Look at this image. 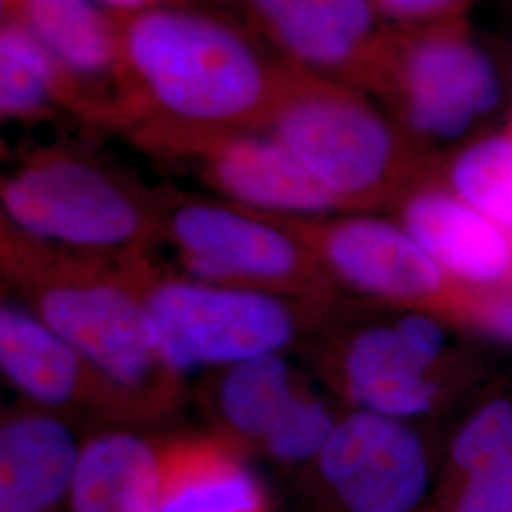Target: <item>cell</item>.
<instances>
[{"instance_id":"6da1fadb","label":"cell","mask_w":512,"mask_h":512,"mask_svg":"<svg viewBox=\"0 0 512 512\" xmlns=\"http://www.w3.org/2000/svg\"><path fill=\"white\" fill-rule=\"evenodd\" d=\"M120 107L129 141L268 131L291 63L238 18L186 4L116 12Z\"/></svg>"},{"instance_id":"7a4b0ae2","label":"cell","mask_w":512,"mask_h":512,"mask_svg":"<svg viewBox=\"0 0 512 512\" xmlns=\"http://www.w3.org/2000/svg\"><path fill=\"white\" fill-rule=\"evenodd\" d=\"M0 274L19 304L128 391L150 423L177 412L184 376L169 365L120 253L65 247L0 217Z\"/></svg>"},{"instance_id":"3957f363","label":"cell","mask_w":512,"mask_h":512,"mask_svg":"<svg viewBox=\"0 0 512 512\" xmlns=\"http://www.w3.org/2000/svg\"><path fill=\"white\" fill-rule=\"evenodd\" d=\"M266 133L293 154L342 213L391 207L429 175L437 156L368 93L294 65Z\"/></svg>"},{"instance_id":"277c9868","label":"cell","mask_w":512,"mask_h":512,"mask_svg":"<svg viewBox=\"0 0 512 512\" xmlns=\"http://www.w3.org/2000/svg\"><path fill=\"white\" fill-rule=\"evenodd\" d=\"M165 186L73 143L27 152L0 181V217L65 247L118 255L162 243Z\"/></svg>"},{"instance_id":"5b68a950","label":"cell","mask_w":512,"mask_h":512,"mask_svg":"<svg viewBox=\"0 0 512 512\" xmlns=\"http://www.w3.org/2000/svg\"><path fill=\"white\" fill-rule=\"evenodd\" d=\"M120 258L145 300L169 365L181 376L285 353L311 340L336 308L175 274L152 249Z\"/></svg>"},{"instance_id":"8992f818","label":"cell","mask_w":512,"mask_h":512,"mask_svg":"<svg viewBox=\"0 0 512 512\" xmlns=\"http://www.w3.org/2000/svg\"><path fill=\"white\" fill-rule=\"evenodd\" d=\"M370 95L429 152L461 145L509 99L507 76L473 37L471 25L393 29Z\"/></svg>"},{"instance_id":"52a82bcc","label":"cell","mask_w":512,"mask_h":512,"mask_svg":"<svg viewBox=\"0 0 512 512\" xmlns=\"http://www.w3.org/2000/svg\"><path fill=\"white\" fill-rule=\"evenodd\" d=\"M162 243L194 279L338 306L340 293L310 249L264 213L165 186Z\"/></svg>"},{"instance_id":"ba28073f","label":"cell","mask_w":512,"mask_h":512,"mask_svg":"<svg viewBox=\"0 0 512 512\" xmlns=\"http://www.w3.org/2000/svg\"><path fill=\"white\" fill-rule=\"evenodd\" d=\"M264 215L302 239L338 293L348 289L403 311L435 315L463 308L458 285L395 219L370 213Z\"/></svg>"},{"instance_id":"9c48e42d","label":"cell","mask_w":512,"mask_h":512,"mask_svg":"<svg viewBox=\"0 0 512 512\" xmlns=\"http://www.w3.org/2000/svg\"><path fill=\"white\" fill-rule=\"evenodd\" d=\"M133 145L156 160L184 165L226 202L298 217L342 213L329 192L266 131L171 133Z\"/></svg>"},{"instance_id":"30bf717a","label":"cell","mask_w":512,"mask_h":512,"mask_svg":"<svg viewBox=\"0 0 512 512\" xmlns=\"http://www.w3.org/2000/svg\"><path fill=\"white\" fill-rule=\"evenodd\" d=\"M224 2L287 63L370 95L393 31L370 0Z\"/></svg>"},{"instance_id":"8fae6325","label":"cell","mask_w":512,"mask_h":512,"mask_svg":"<svg viewBox=\"0 0 512 512\" xmlns=\"http://www.w3.org/2000/svg\"><path fill=\"white\" fill-rule=\"evenodd\" d=\"M0 368L25 403L63 420L145 427L147 412L78 349L16 300L0 306Z\"/></svg>"},{"instance_id":"7c38bea8","label":"cell","mask_w":512,"mask_h":512,"mask_svg":"<svg viewBox=\"0 0 512 512\" xmlns=\"http://www.w3.org/2000/svg\"><path fill=\"white\" fill-rule=\"evenodd\" d=\"M349 512H412L429 486V456L410 421L351 408L315 459Z\"/></svg>"},{"instance_id":"4fadbf2b","label":"cell","mask_w":512,"mask_h":512,"mask_svg":"<svg viewBox=\"0 0 512 512\" xmlns=\"http://www.w3.org/2000/svg\"><path fill=\"white\" fill-rule=\"evenodd\" d=\"M389 209L461 291L511 283L512 234L459 200L431 171Z\"/></svg>"},{"instance_id":"5bb4252c","label":"cell","mask_w":512,"mask_h":512,"mask_svg":"<svg viewBox=\"0 0 512 512\" xmlns=\"http://www.w3.org/2000/svg\"><path fill=\"white\" fill-rule=\"evenodd\" d=\"M0 6L2 16L19 21L92 95L99 128L122 131L116 12L97 0H0Z\"/></svg>"},{"instance_id":"9a60e30c","label":"cell","mask_w":512,"mask_h":512,"mask_svg":"<svg viewBox=\"0 0 512 512\" xmlns=\"http://www.w3.org/2000/svg\"><path fill=\"white\" fill-rule=\"evenodd\" d=\"M82 444L71 423L19 403L0 421V512H54L73 488Z\"/></svg>"},{"instance_id":"2e32d148","label":"cell","mask_w":512,"mask_h":512,"mask_svg":"<svg viewBox=\"0 0 512 512\" xmlns=\"http://www.w3.org/2000/svg\"><path fill=\"white\" fill-rule=\"evenodd\" d=\"M158 512H268L241 450L219 435L164 440Z\"/></svg>"},{"instance_id":"e0dca14e","label":"cell","mask_w":512,"mask_h":512,"mask_svg":"<svg viewBox=\"0 0 512 512\" xmlns=\"http://www.w3.org/2000/svg\"><path fill=\"white\" fill-rule=\"evenodd\" d=\"M135 429L99 427L82 442L71 512H158L164 440Z\"/></svg>"},{"instance_id":"ac0fdd59","label":"cell","mask_w":512,"mask_h":512,"mask_svg":"<svg viewBox=\"0 0 512 512\" xmlns=\"http://www.w3.org/2000/svg\"><path fill=\"white\" fill-rule=\"evenodd\" d=\"M59 112L99 128V110L86 88L67 73L19 21H0V116L40 124Z\"/></svg>"},{"instance_id":"d6986e66","label":"cell","mask_w":512,"mask_h":512,"mask_svg":"<svg viewBox=\"0 0 512 512\" xmlns=\"http://www.w3.org/2000/svg\"><path fill=\"white\" fill-rule=\"evenodd\" d=\"M302 384L304 380L285 353L219 368L211 391L215 435L239 450L258 448Z\"/></svg>"},{"instance_id":"ffe728a7","label":"cell","mask_w":512,"mask_h":512,"mask_svg":"<svg viewBox=\"0 0 512 512\" xmlns=\"http://www.w3.org/2000/svg\"><path fill=\"white\" fill-rule=\"evenodd\" d=\"M431 175L459 200L512 234V118L433 160Z\"/></svg>"},{"instance_id":"44dd1931","label":"cell","mask_w":512,"mask_h":512,"mask_svg":"<svg viewBox=\"0 0 512 512\" xmlns=\"http://www.w3.org/2000/svg\"><path fill=\"white\" fill-rule=\"evenodd\" d=\"M338 418L340 414L304 382L258 448L281 463L315 461Z\"/></svg>"},{"instance_id":"7402d4cb","label":"cell","mask_w":512,"mask_h":512,"mask_svg":"<svg viewBox=\"0 0 512 512\" xmlns=\"http://www.w3.org/2000/svg\"><path fill=\"white\" fill-rule=\"evenodd\" d=\"M512 444V399L497 397L480 404L461 423L450 446V461L465 476Z\"/></svg>"},{"instance_id":"603a6c76","label":"cell","mask_w":512,"mask_h":512,"mask_svg":"<svg viewBox=\"0 0 512 512\" xmlns=\"http://www.w3.org/2000/svg\"><path fill=\"white\" fill-rule=\"evenodd\" d=\"M456 512H512V444L463 476Z\"/></svg>"},{"instance_id":"cb8c5ba5","label":"cell","mask_w":512,"mask_h":512,"mask_svg":"<svg viewBox=\"0 0 512 512\" xmlns=\"http://www.w3.org/2000/svg\"><path fill=\"white\" fill-rule=\"evenodd\" d=\"M387 25L399 31H433L469 23L476 0H370Z\"/></svg>"},{"instance_id":"d4e9b609","label":"cell","mask_w":512,"mask_h":512,"mask_svg":"<svg viewBox=\"0 0 512 512\" xmlns=\"http://www.w3.org/2000/svg\"><path fill=\"white\" fill-rule=\"evenodd\" d=\"M475 319L490 336L512 346V291L482 298L476 304Z\"/></svg>"},{"instance_id":"484cf974","label":"cell","mask_w":512,"mask_h":512,"mask_svg":"<svg viewBox=\"0 0 512 512\" xmlns=\"http://www.w3.org/2000/svg\"><path fill=\"white\" fill-rule=\"evenodd\" d=\"M97 2L114 12H135V10H143V8L158 6V4H171L173 0H97Z\"/></svg>"},{"instance_id":"4316f807","label":"cell","mask_w":512,"mask_h":512,"mask_svg":"<svg viewBox=\"0 0 512 512\" xmlns=\"http://www.w3.org/2000/svg\"><path fill=\"white\" fill-rule=\"evenodd\" d=\"M507 88H509V101L512 103V57H511V67H509V71H507ZM512 118V114H511Z\"/></svg>"}]
</instances>
